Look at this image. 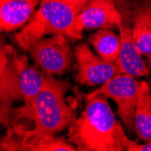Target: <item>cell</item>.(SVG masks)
I'll list each match as a JSON object with an SVG mask.
<instances>
[{
	"label": "cell",
	"instance_id": "9c48e42d",
	"mask_svg": "<svg viewBox=\"0 0 151 151\" xmlns=\"http://www.w3.org/2000/svg\"><path fill=\"white\" fill-rule=\"evenodd\" d=\"M119 29L120 32V51L115 64L120 73L134 77L147 76L149 70L142 58V54L136 47L132 36V24L128 18L122 17Z\"/></svg>",
	"mask_w": 151,
	"mask_h": 151
},
{
	"label": "cell",
	"instance_id": "7a4b0ae2",
	"mask_svg": "<svg viewBox=\"0 0 151 151\" xmlns=\"http://www.w3.org/2000/svg\"><path fill=\"white\" fill-rule=\"evenodd\" d=\"M0 119L8 126L13 103L29 102L42 91L51 77L27 64V58L11 45L1 47L0 58Z\"/></svg>",
	"mask_w": 151,
	"mask_h": 151
},
{
	"label": "cell",
	"instance_id": "2e32d148",
	"mask_svg": "<svg viewBox=\"0 0 151 151\" xmlns=\"http://www.w3.org/2000/svg\"><path fill=\"white\" fill-rule=\"evenodd\" d=\"M66 1L71 3L73 6H75L78 9V11H81L87 5L89 0H66Z\"/></svg>",
	"mask_w": 151,
	"mask_h": 151
},
{
	"label": "cell",
	"instance_id": "ba28073f",
	"mask_svg": "<svg viewBox=\"0 0 151 151\" xmlns=\"http://www.w3.org/2000/svg\"><path fill=\"white\" fill-rule=\"evenodd\" d=\"M122 17L113 0H89L76 17V28L81 33L84 29L119 28Z\"/></svg>",
	"mask_w": 151,
	"mask_h": 151
},
{
	"label": "cell",
	"instance_id": "52a82bcc",
	"mask_svg": "<svg viewBox=\"0 0 151 151\" xmlns=\"http://www.w3.org/2000/svg\"><path fill=\"white\" fill-rule=\"evenodd\" d=\"M74 55L78 71L76 81L82 85H102L118 73H120L115 63L97 57L86 43H81L75 47Z\"/></svg>",
	"mask_w": 151,
	"mask_h": 151
},
{
	"label": "cell",
	"instance_id": "5b68a950",
	"mask_svg": "<svg viewBox=\"0 0 151 151\" xmlns=\"http://www.w3.org/2000/svg\"><path fill=\"white\" fill-rule=\"evenodd\" d=\"M140 83L134 76L126 73H118L109 80L99 89L86 95L85 99H91L102 94L112 99L118 106V115L129 130L135 129V114L138 104Z\"/></svg>",
	"mask_w": 151,
	"mask_h": 151
},
{
	"label": "cell",
	"instance_id": "e0dca14e",
	"mask_svg": "<svg viewBox=\"0 0 151 151\" xmlns=\"http://www.w3.org/2000/svg\"><path fill=\"white\" fill-rule=\"evenodd\" d=\"M148 63H149V68H150V71H151V55L148 56ZM149 83H150V86H151V79H150Z\"/></svg>",
	"mask_w": 151,
	"mask_h": 151
},
{
	"label": "cell",
	"instance_id": "277c9868",
	"mask_svg": "<svg viewBox=\"0 0 151 151\" xmlns=\"http://www.w3.org/2000/svg\"><path fill=\"white\" fill-rule=\"evenodd\" d=\"M78 9L66 0H42L22 30L15 39L24 50L47 35L63 34L73 41L81 39V33L76 28Z\"/></svg>",
	"mask_w": 151,
	"mask_h": 151
},
{
	"label": "cell",
	"instance_id": "6da1fadb",
	"mask_svg": "<svg viewBox=\"0 0 151 151\" xmlns=\"http://www.w3.org/2000/svg\"><path fill=\"white\" fill-rule=\"evenodd\" d=\"M70 86L67 81L50 77L45 87L29 102L13 109L10 122H20L27 119L34 123L33 129H24L18 125L7 126L6 133L22 138L35 136H54L70 125L76 119L73 108L64 98ZM9 122V123H10Z\"/></svg>",
	"mask_w": 151,
	"mask_h": 151
},
{
	"label": "cell",
	"instance_id": "8fae6325",
	"mask_svg": "<svg viewBox=\"0 0 151 151\" xmlns=\"http://www.w3.org/2000/svg\"><path fill=\"white\" fill-rule=\"evenodd\" d=\"M40 0H0V29L13 32L29 21Z\"/></svg>",
	"mask_w": 151,
	"mask_h": 151
},
{
	"label": "cell",
	"instance_id": "7c38bea8",
	"mask_svg": "<svg viewBox=\"0 0 151 151\" xmlns=\"http://www.w3.org/2000/svg\"><path fill=\"white\" fill-rule=\"evenodd\" d=\"M132 36L142 55H151V0H145L134 11Z\"/></svg>",
	"mask_w": 151,
	"mask_h": 151
},
{
	"label": "cell",
	"instance_id": "4fadbf2b",
	"mask_svg": "<svg viewBox=\"0 0 151 151\" xmlns=\"http://www.w3.org/2000/svg\"><path fill=\"white\" fill-rule=\"evenodd\" d=\"M135 130L145 140H151V89L146 81L140 82L135 114Z\"/></svg>",
	"mask_w": 151,
	"mask_h": 151
},
{
	"label": "cell",
	"instance_id": "8992f818",
	"mask_svg": "<svg viewBox=\"0 0 151 151\" xmlns=\"http://www.w3.org/2000/svg\"><path fill=\"white\" fill-rule=\"evenodd\" d=\"M68 37L55 34L33 43L28 51L35 63L49 74H63L70 70L73 62Z\"/></svg>",
	"mask_w": 151,
	"mask_h": 151
},
{
	"label": "cell",
	"instance_id": "3957f363",
	"mask_svg": "<svg viewBox=\"0 0 151 151\" xmlns=\"http://www.w3.org/2000/svg\"><path fill=\"white\" fill-rule=\"evenodd\" d=\"M106 96L86 99L81 116L69 127V139L80 151H121L117 134L118 122Z\"/></svg>",
	"mask_w": 151,
	"mask_h": 151
},
{
	"label": "cell",
	"instance_id": "5bb4252c",
	"mask_svg": "<svg viewBox=\"0 0 151 151\" xmlns=\"http://www.w3.org/2000/svg\"><path fill=\"white\" fill-rule=\"evenodd\" d=\"M89 42L95 47L100 57L109 63H115L120 51V36L106 28L91 35Z\"/></svg>",
	"mask_w": 151,
	"mask_h": 151
},
{
	"label": "cell",
	"instance_id": "30bf717a",
	"mask_svg": "<svg viewBox=\"0 0 151 151\" xmlns=\"http://www.w3.org/2000/svg\"><path fill=\"white\" fill-rule=\"evenodd\" d=\"M2 151H75L77 147L69 144L63 138L51 135L29 138L16 137L6 133L0 146Z\"/></svg>",
	"mask_w": 151,
	"mask_h": 151
},
{
	"label": "cell",
	"instance_id": "9a60e30c",
	"mask_svg": "<svg viewBox=\"0 0 151 151\" xmlns=\"http://www.w3.org/2000/svg\"><path fill=\"white\" fill-rule=\"evenodd\" d=\"M117 134L118 138L125 150L127 151H151V140H149L146 144H138L129 139L125 135L124 131L122 129L120 123L118 124L117 127Z\"/></svg>",
	"mask_w": 151,
	"mask_h": 151
}]
</instances>
